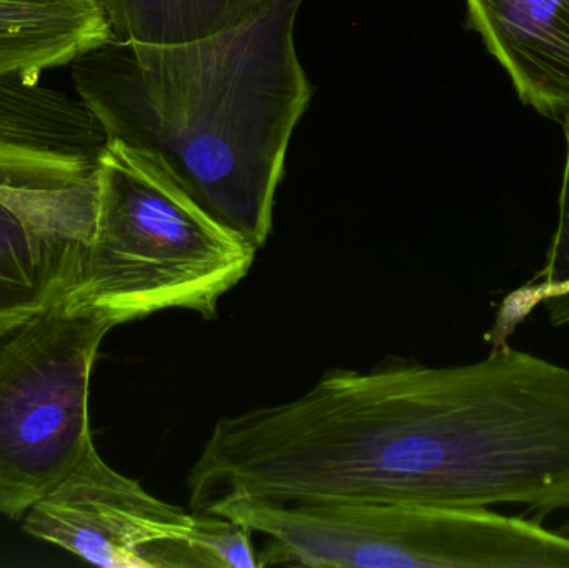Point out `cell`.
<instances>
[{
	"instance_id": "6da1fadb",
	"label": "cell",
	"mask_w": 569,
	"mask_h": 568,
	"mask_svg": "<svg viewBox=\"0 0 569 568\" xmlns=\"http://www.w3.org/2000/svg\"><path fill=\"white\" fill-rule=\"evenodd\" d=\"M187 489L200 514L240 502L569 510V370L508 347L465 366L330 370L298 399L217 420Z\"/></svg>"
},
{
	"instance_id": "7a4b0ae2",
	"label": "cell",
	"mask_w": 569,
	"mask_h": 568,
	"mask_svg": "<svg viewBox=\"0 0 569 568\" xmlns=\"http://www.w3.org/2000/svg\"><path fill=\"white\" fill-rule=\"evenodd\" d=\"M303 0H257L182 42L116 40L77 57V96L107 140L149 157L223 229L259 250L311 86L295 47Z\"/></svg>"
},
{
	"instance_id": "3957f363",
	"label": "cell",
	"mask_w": 569,
	"mask_h": 568,
	"mask_svg": "<svg viewBox=\"0 0 569 568\" xmlns=\"http://www.w3.org/2000/svg\"><path fill=\"white\" fill-rule=\"evenodd\" d=\"M256 253L149 157L107 140L97 160L96 227L70 296L117 326L169 309L212 319Z\"/></svg>"
},
{
	"instance_id": "277c9868",
	"label": "cell",
	"mask_w": 569,
	"mask_h": 568,
	"mask_svg": "<svg viewBox=\"0 0 569 568\" xmlns=\"http://www.w3.org/2000/svg\"><path fill=\"white\" fill-rule=\"evenodd\" d=\"M213 516L266 537L262 567L569 568V540L557 530L487 509L240 502Z\"/></svg>"
},
{
	"instance_id": "5b68a950",
	"label": "cell",
	"mask_w": 569,
	"mask_h": 568,
	"mask_svg": "<svg viewBox=\"0 0 569 568\" xmlns=\"http://www.w3.org/2000/svg\"><path fill=\"white\" fill-rule=\"evenodd\" d=\"M113 327L69 293L0 340V516L23 519L93 446L90 376Z\"/></svg>"
},
{
	"instance_id": "8992f818",
	"label": "cell",
	"mask_w": 569,
	"mask_h": 568,
	"mask_svg": "<svg viewBox=\"0 0 569 568\" xmlns=\"http://www.w3.org/2000/svg\"><path fill=\"white\" fill-rule=\"evenodd\" d=\"M199 512H187L116 472L90 447L77 469L23 517V530L93 566L197 567L190 537Z\"/></svg>"
},
{
	"instance_id": "52a82bcc",
	"label": "cell",
	"mask_w": 569,
	"mask_h": 568,
	"mask_svg": "<svg viewBox=\"0 0 569 568\" xmlns=\"http://www.w3.org/2000/svg\"><path fill=\"white\" fill-rule=\"evenodd\" d=\"M97 217V169L60 189L0 186V340L66 299Z\"/></svg>"
},
{
	"instance_id": "ba28073f",
	"label": "cell",
	"mask_w": 569,
	"mask_h": 568,
	"mask_svg": "<svg viewBox=\"0 0 569 568\" xmlns=\"http://www.w3.org/2000/svg\"><path fill=\"white\" fill-rule=\"evenodd\" d=\"M107 143L79 97L0 77V186L60 189L89 179Z\"/></svg>"
},
{
	"instance_id": "9c48e42d",
	"label": "cell",
	"mask_w": 569,
	"mask_h": 568,
	"mask_svg": "<svg viewBox=\"0 0 569 568\" xmlns=\"http://www.w3.org/2000/svg\"><path fill=\"white\" fill-rule=\"evenodd\" d=\"M473 29L518 97L548 119L569 116V0H465Z\"/></svg>"
},
{
	"instance_id": "30bf717a",
	"label": "cell",
	"mask_w": 569,
	"mask_h": 568,
	"mask_svg": "<svg viewBox=\"0 0 569 568\" xmlns=\"http://www.w3.org/2000/svg\"><path fill=\"white\" fill-rule=\"evenodd\" d=\"M112 39L97 0H0V77L37 83Z\"/></svg>"
},
{
	"instance_id": "8fae6325",
	"label": "cell",
	"mask_w": 569,
	"mask_h": 568,
	"mask_svg": "<svg viewBox=\"0 0 569 568\" xmlns=\"http://www.w3.org/2000/svg\"><path fill=\"white\" fill-rule=\"evenodd\" d=\"M257 0H97L116 40L182 42L239 19Z\"/></svg>"
},
{
	"instance_id": "7c38bea8",
	"label": "cell",
	"mask_w": 569,
	"mask_h": 568,
	"mask_svg": "<svg viewBox=\"0 0 569 568\" xmlns=\"http://www.w3.org/2000/svg\"><path fill=\"white\" fill-rule=\"evenodd\" d=\"M567 163L560 196L558 226L543 269L533 282L515 292L500 312V320L517 323L528 310L543 303L553 326H569V116L563 120Z\"/></svg>"
},
{
	"instance_id": "4fadbf2b",
	"label": "cell",
	"mask_w": 569,
	"mask_h": 568,
	"mask_svg": "<svg viewBox=\"0 0 569 568\" xmlns=\"http://www.w3.org/2000/svg\"><path fill=\"white\" fill-rule=\"evenodd\" d=\"M190 550L197 567L257 568L259 556L252 546V532L240 524L213 514H200Z\"/></svg>"
},
{
	"instance_id": "5bb4252c",
	"label": "cell",
	"mask_w": 569,
	"mask_h": 568,
	"mask_svg": "<svg viewBox=\"0 0 569 568\" xmlns=\"http://www.w3.org/2000/svg\"><path fill=\"white\" fill-rule=\"evenodd\" d=\"M560 536H563L565 539L569 540V520L568 522H565L563 526L560 527V529L557 530Z\"/></svg>"
}]
</instances>
